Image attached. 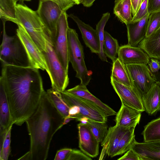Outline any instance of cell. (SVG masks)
I'll return each instance as SVG.
<instances>
[{"mask_svg": "<svg viewBox=\"0 0 160 160\" xmlns=\"http://www.w3.org/2000/svg\"><path fill=\"white\" fill-rule=\"evenodd\" d=\"M37 11L49 31L52 44L57 35L58 22L63 11L57 3L50 0H40Z\"/></svg>", "mask_w": 160, "mask_h": 160, "instance_id": "cell-9", "label": "cell"}, {"mask_svg": "<svg viewBox=\"0 0 160 160\" xmlns=\"http://www.w3.org/2000/svg\"><path fill=\"white\" fill-rule=\"evenodd\" d=\"M144 142L160 141V117L153 119L144 127L142 132Z\"/></svg>", "mask_w": 160, "mask_h": 160, "instance_id": "cell-28", "label": "cell"}, {"mask_svg": "<svg viewBox=\"0 0 160 160\" xmlns=\"http://www.w3.org/2000/svg\"><path fill=\"white\" fill-rule=\"evenodd\" d=\"M77 5H78L80 4V0H73Z\"/></svg>", "mask_w": 160, "mask_h": 160, "instance_id": "cell-48", "label": "cell"}, {"mask_svg": "<svg viewBox=\"0 0 160 160\" xmlns=\"http://www.w3.org/2000/svg\"><path fill=\"white\" fill-rule=\"evenodd\" d=\"M148 9L149 13L160 10V0H148Z\"/></svg>", "mask_w": 160, "mask_h": 160, "instance_id": "cell-41", "label": "cell"}, {"mask_svg": "<svg viewBox=\"0 0 160 160\" xmlns=\"http://www.w3.org/2000/svg\"><path fill=\"white\" fill-rule=\"evenodd\" d=\"M143 0H131L132 5V14L133 17L138 12Z\"/></svg>", "mask_w": 160, "mask_h": 160, "instance_id": "cell-42", "label": "cell"}, {"mask_svg": "<svg viewBox=\"0 0 160 160\" xmlns=\"http://www.w3.org/2000/svg\"><path fill=\"white\" fill-rule=\"evenodd\" d=\"M113 13L122 23H130L132 18L131 0H115Z\"/></svg>", "mask_w": 160, "mask_h": 160, "instance_id": "cell-24", "label": "cell"}, {"mask_svg": "<svg viewBox=\"0 0 160 160\" xmlns=\"http://www.w3.org/2000/svg\"><path fill=\"white\" fill-rule=\"evenodd\" d=\"M88 118L86 117H83L76 119L77 121H80L81 123L83 124H87L88 123Z\"/></svg>", "mask_w": 160, "mask_h": 160, "instance_id": "cell-46", "label": "cell"}, {"mask_svg": "<svg viewBox=\"0 0 160 160\" xmlns=\"http://www.w3.org/2000/svg\"><path fill=\"white\" fill-rule=\"evenodd\" d=\"M68 16L77 24L87 47L89 48L92 53L98 54L100 51V43L96 30L89 25L85 23L73 14L68 15Z\"/></svg>", "mask_w": 160, "mask_h": 160, "instance_id": "cell-16", "label": "cell"}, {"mask_svg": "<svg viewBox=\"0 0 160 160\" xmlns=\"http://www.w3.org/2000/svg\"><path fill=\"white\" fill-rule=\"evenodd\" d=\"M88 125L92 134L97 141L101 142L106 136L108 132V125L106 122L88 120Z\"/></svg>", "mask_w": 160, "mask_h": 160, "instance_id": "cell-32", "label": "cell"}, {"mask_svg": "<svg viewBox=\"0 0 160 160\" xmlns=\"http://www.w3.org/2000/svg\"><path fill=\"white\" fill-rule=\"evenodd\" d=\"M22 0V1H31V0Z\"/></svg>", "mask_w": 160, "mask_h": 160, "instance_id": "cell-49", "label": "cell"}, {"mask_svg": "<svg viewBox=\"0 0 160 160\" xmlns=\"http://www.w3.org/2000/svg\"><path fill=\"white\" fill-rule=\"evenodd\" d=\"M148 4V0H143L138 12L132 17L130 22H133L140 20L149 13Z\"/></svg>", "mask_w": 160, "mask_h": 160, "instance_id": "cell-35", "label": "cell"}, {"mask_svg": "<svg viewBox=\"0 0 160 160\" xmlns=\"http://www.w3.org/2000/svg\"><path fill=\"white\" fill-rule=\"evenodd\" d=\"M112 62L111 78L125 85L132 88L126 65L118 57Z\"/></svg>", "mask_w": 160, "mask_h": 160, "instance_id": "cell-25", "label": "cell"}, {"mask_svg": "<svg viewBox=\"0 0 160 160\" xmlns=\"http://www.w3.org/2000/svg\"><path fill=\"white\" fill-rule=\"evenodd\" d=\"M120 47L118 40L113 38L107 32L104 31L103 50L106 57L113 62L117 58Z\"/></svg>", "mask_w": 160, "mask_h": 160, "instance_id": "cell-29", "label": "cell"}, {"mask_svg": "<svg viewBox=\"0 0 160 160\" xmlns=\"http://www.w3.org/2000/svg\"><path fill=\"white\" fill-rule=\"evenodd\" d=\"M66 11H63L59 20L55 39L52 44L54 51L65 69L68 72L69 62L68 32L69 28Z\"/></svg>", "mask_w": 160, "mask_h": 160, "instance_id": "cell-11", "label": "cell"}, {"mask_svg": "<svg viewBox=\"0 0 160 160\" xmlns=\"http://www.w3.org/2000/svg\"><path fill=\"white\" fill-rule=\"evenodd\" d=\"M68 39L69 61L76 72L75 77L80 79V84L87 86L92 77L85 64L83 47L75 30L69 28Z\"/></svg>", "mask_w": 160, "mask_h": 160, "instance_id": "cell-5", "label": "cell"}, {"mask_svg": "<svg viewBox=\"0 0 160 160\" xmlns=\"http://www.w3.org/2000/svg\"><path fill=\"white\" fill-rule=\"evenodd\" d=\"M160 28V10L149 13L145 38L149 37Z\"/></svg>", "mask_w": 160, "mask_h": 160, "instance_id": "cell-33", "label": "cell"}, {"mask_svg": "<svg viewBox=\"0 0 160 160\" xmlns=\"http://www.w3.org/2000/svg\"><path fill=\"white\" fill-rule=\"evenodd\" d=\"M42 52L49 69L52 88L60 92L64 91L69 83L68 72L58 58L50 39L47 42V50Z\"/></svg>", "mask_w": 160, "mask_h": 160, "instance_id": "cell-6", "label": "cell"}, {"mask_svg": "<svg viewBox=\"0 0 160 160\" xmlns=\"http://www.w3.org/2000/svg\"><path fill=\"white\" fill-rule=\"evenodd\" d=\"M141 112L122 104L116 114L115 119L116 125L128 128H135L139 123Z\"/></svg>", "mask_w": 160, "mask_h": 160, "instance_id": "cell-18", "label": "cell"}, {"mask_svg": "<svg viewBox=\"0 0 160 160\" xmlns=\"http://www.w3.org/2000/svg\"><path fill=\"white\" fill-rule=\"evenodd\" d=\"M15 9L17 24H22L40 50L46 51L50 36L37 11L19 3L16 4Z\"/></svg>", "mask_w": 160, "mask_h": 160, "instance_id": "cell-3", "label": "cell"}, {"mask_svg": "<svg viewBox=\"0 0 160 160\" xmlns=\"http://www.w3.org/2000/svg\"><path fill=\"white\" fill-rule=\"evenodd\" d=\"M72 149L64 148L58 150L54 158V160H67Z\"/></svg>", "mask_w": 160, "mask_h": 160, "instance_id": "cell-38", "label": "cell"}, {"mask_svg": "<svg viewBox=\"0 0 160 160\" xmlns=\"http://www.w3.org/2000/svg\"><path fill=\"white\" fill-rule=\"evenodd\" d=\"M110 17V13L107 12L103 14L96 25V30L98 35L100 43V51L98 54L99 58L102 61L108 62L107 57L103 50V43L104 37V28Z\"/></svg>", "mask_w": 160, "mask_h": 160, "instance_id": "cell-30", "label": "cell"}, {"mask_svg": "<svg viewBox=\"0 0 160 160\" xmlns=\"http://www.w3.org/2000/svg\"><path fill=\"white\" fill-rule=\"evenodd\" d=\"M62 97L70 107L78 106L80 113L75 119L83 117L95 121L106 122L108 117L94 103L65 91L61 92Z\"/></svg>", "mask_w": 160, "mask_h": 160, "instance_id": "cell-8", "label": "cell"}, {"mask_svg": "<svg viewBox=\"0 0 160 160\" xmlns=\"http://www.w3.org/2000/svg\"><path fill=\"white\" fill-rule=\"evenodd\" d=\"M111 83L119 97L122 104L142 112L145 111L141 98L132 88L125 85L112 78Z\"/></svg>", "mask_w": 160, "mask_h": 160, "instance_id": "cell-13", "label": "cell"}, {"mask_svg": "<svg viewBox=\"0 0 160 160\" xmlns=\"http://www.w3.org/2000/svg\"><path fill=\"white\" fill-rule=\"evenodd\" d=\"M57 3L63 11H66L76 3L73 0H50Z\"/></svg>", "mask_w": 160, "mask_h": 160, "instance_id": "cell-37", "label": "cell"}, {"mask_svg": "<svg viewBox=\"0 0 160 160\" xmlns=\"http://www.w3.org/2000/svg\"><path fill=\"white\" fill-rule=\"evenodd\" d=\"M118 58L125 65L145 64L149 63L150 58L142 49L138 46L128 45L120 47Z\"/></svg>", "mask_w": 160, "mask_h": 160, "instance_id": "cell-15", "label": "cell"}, {"mask_svg": "<svg viewBox=\"0 0 160 160\" xmlns=\"http://www.w3.org/2000/svg\"><path fill=\"white\" fill-rule=\"evenodd\" d=\"M64 119L45 91L36 110L25 121L30 139V160L47 159L52 137Z\"/></svg>", "mask_w": 160, "mask_h": 160, "instance_id": "cell-2", "label": "cell"}, {"mask_svg": "<svg viewBox=\"0 0 160 160\" xmlns=\"http://www.w3.org/2000/svg\"><path fill=\"white\" fill-rule=\"evenodd\" d=\"M118 160H140L139 156L132 149H130Z\"/></svg>", "mask_w": 160, "mask_h": 160, "instance_id": "cell-39", "label": "cell"}, {"mask_svg": "<svg viewBox=\"0 0 160 160\" xmlns=\"http://www.w3.org/2000/svg\"><path fill=\"white\" fill-rule=\"evenodd\" d=\"M126 66L132 87L142 99L157 81L155 75L146 64H128Z\"/></svg>", "mask_w": 160, "mask_h": 160, "instance_id": "cell-7", "label": "cell"}, {"mask_svg": "<svg viewBox=\"0 0 160 160\" xmlns=\"http://www.w3.org/2000/svg\"><path fill=\"white\" fill-rule=\"evenodd\" d=\"M96 0H80V3L82 4L83 6L86 7H89L91 6Z\"/></svg>", "mask_w": 160, "mask_h": 160, "instance_id": "cell-44", "label": "cell"}, {"mask_svg": "<svg viewBox=\"0 0 160 160\" xmlns=\"http://www.w3.org/2000/svg\"><path fill=\"white\" fill-rule=\"evenodd\" d=\"M79 147L81 150L91 158L97 157L99 153L98 142L91 131L88 124L79 123L78 125Z\"/></svg>", "mask_w": 160, "mask_h": 160, "instance_id": "cell-12", "label": "cell"}, {"mask_svg": "<svg viewBox=\"0 0 160 160\" xmlns=\"http://www.w3.org/2000/svg\"><path fill=\"white\" fill-rule=\"evenodd\" d=\"M3 24V38L0 47V59L2 66L9 65L20 67H31L26 50L17 34L8 35L5 22Z\"/></svg>", "mask_w": 160, "mask_h": 160, "instance_id": "cell-4", "label": "cell"}, {"mask_svg": "<svg viewBox=\"0 0 160 160\" xmlns=\"http://www.w3.org/2000/svg\"><path fill=\"white\" fill-rule=\"evenodd\" d=\"M18 160H30V157L28 152H27L22 157L19 158Z\"/></svg>", "mask_w": 160, "mask_h": 160, "instance_id": "cell-47", "label": "cell"}, {"mask_svg": "<svg viewBox=\"0 0 160 160\" xmlns=\"http://www.w3.org/2000/svg\"><path fill=\"white\" fill-rule=\"evenodd\" d=\"M16 34L23 44L28 54L31 67L45 70L48 75L49 70L43 54L32 39L24 27L17 24Z\"/></svg>", "mask_w": 160, "mask_h": 160, "instance_id": "cell-10", "label": "cell"}, {"mask_svg": "<svg viewBox=\"0 0 160 160\" xmlns=\"http://www.w3.org/2000/svg\"><path fill=\"white\" fill-rule=\"evenodd\" d=\"M65 92L89 100L96 104L107 116L116 115L117 112L107 104L92 95L86 86L80 84L65 90Z\"/></svg>", "mask_w": 160, "mask_h": 160, "instance_id": "cell-22", "label": "cell"}, {"mask_svg": "<svg viewBox=\"0 0 160 160\" xmlns=\"http://www.w3.org/2000/svg\"><path fill=\"white\" fill-rule=\"evenodd\" d=\"M148 64L150 71L153 73L158 72L160 70V62L158 59L150 58Z\"/></svg>", "mask_w": 160, "mask_h": 160, "instance_id": "cell-40", "label": "cell"}, {"mask_svg": "<svg viewBox=\"0 0 160 160\" xmlns=\"http://www.w3.org/2000/svg\"><path fill=\"white\" fill-rule=\"evenodd\" d=\"M135 128L129 129L121 138L119 142L115 156L121 155L131 149L135 139L134 134Z\"/></svg>", "mask_w": 160, "mask_h": 160, "instance_id": "cell-31", "label": "cell"}, {"mask_svg": "<svg viewBox=\"0 0 160 160\" xmlns=\"http://www.w3.org/2000/svg\"><path fill=\"white\" fill-rule=\"evenodd\" d=\"M149 14L148 13L140 20L126 25L128 45L137 46L145 38Z\"/></svg>", "mask_w": 160, "mask_h": 160, "instance_id": "cell-20", "label": "cell"}, {"mask_svg": "<svg viewBox=\"0 0 160 160\" xmlns=\"http://www.w3.org/2000/svg\"><path fill=\"white\" fill-rule=\"evenodd\" d=\"M46 92L52 103L63 118L67 117L70 107L63 98L61 92L52 88Z\"/></svg>", "mask_w": 160, "mask_h": 160, "instance_id": "cell-26", "label": "cell"}, {"mask_svg": "<svg viewBox=\"0 0 160 160\" xmlns=\"http://www.w3.org/2000/svg\"><path fill=\"white\" fill-rule=\"evenodd\" d=\"M90 157L81 151L77 149H72L67 160H92Z\"/></svg>", "mask_w": 160, "mask_h": 160, "instance_id": "cell-36", "label": "cell"}, {"mask_svg": "<svg viewBox=\"0 0 160 160\" xmlns=\"http://www.w3.org/2000/svg\"><path fill=\"white\" fill-rule=\"evenodd\" d=\"M3 85L13 123L21 126L37 109L45 91L39 69L2 66Z\"/></svg>", "mask_w": 160, "mask_h": 160, "instance_id": "cell-1", "label": "cell"}, {"mask_svg": "<svg viewBox=\"0 0 160 160\" xmlns=\"http://www.w3.org/2000/svg\"><path fill=\"white\" fill-rule=\"evenodd\" d=\"M138 46L150 58H160V28L149 37L145 38Z\"/></svg>", "mask_w": 160, "mask_h": 160, "instance_id": "cell-23", "label": "cell"}, {"mask_svg": "<svg viewBox=\"0 0 160 160\" xmlns=\"http://www.w3.org/2000/svg\"><path fill=\"white\" fill-rule=\"evenodd\" d=\"M129 129L116 125L109 128L106 136L101 142L102 148L99 160L103 159L107 155L111 158L115 156L120 140Z\"/></svg>", "mask_w": 160, "mask_h": 160, "instance_id": "cell-14", "label": "cell"}, {"mask_svg": "<svg viewBox=\"0 0 160 160\" xmlns=\"http://www.w3.org/2000/svg\"><path fill=\"white\" fill-rule=\"evenodd\" d=\"M145 111L152 115L160 110V82L157 81L142 98Z\"/></svg>", "mask_w": 160, "mask_h": 160, "instance_id": "cell-21", "label": "cell"}, {"mask_svg": "<svg viewBox=\"0 0 160 160\" xmlns=\"http://www.w3.org/2000/svg\"><path fill=\"white\" fill-rule=\"evenodd\" d=\"M18 0H0V18L2 22L7 21L17 24L16 6Z\"/></svg>", "mask_w": 160, "mask_h": 160, "instance_id": "cell-27", "label": "cell"}, {"mask_svg": "<svg viewBox=\"0 0 160 160\" xmlns=\"http://www.w3.org/2000/svg\"><path fill=\"white\" fill-rule=\"evenodd\" d=\"M12 125L9 128L3 139L0 141V160H8L11 151V132Z\"/></svg>", "mask_w": 160, "mask_h": 160, "instance_id": "cell-34", "label": "cell"}, {"mask_svg": "<svg viewBox=\"0 0 160 160\" xmlns=\"http://www.w3.org/2000/svg\"><path fill=\"white\" fill-rule=\"evenodd\" d=\"M13 123L6 93L0 80V140H2Z\"/></svg>", "mask_w": 160, "mask_h": 160, "instance_id": "cell-17", "label": "cell"}, {"mask_svg": "<svg viewBox=\"0 0 160 160\" xmlns=\"http://www.w3.org/2000/svg\"><path fill=\"white\" fill-rule=\"evenodd\" d=\"M80 110L78 107L76 105H73L70 107L69 110V115L68 117L74 118L75 119L76 116L79 114Z\"/></svg>", "mask_w": 160, "mask_h": 160, "instance_id": "cell-43", "label": "cell"}, {"mask_svg": "<svg viewBox=\"0 0 160 160\" xmlns=\"http://www.w3.org/2000/svg\"><path fill=\"white\" fill-rule=\"evenodd\" d=\"M74 119H75L74 118L69 117H67L64 118L63 122L58 128V130L61 129L64 125L67 124L71 121Z\"/></svg>", "mask_w": 160, "mask_h": 160, "instance_id": "cell-45", "label": "cell"}, {"mask_svg": "<svg viewBox=\"0 0 160 160\" xmlns=\"http://www.w3.org/2000/svg\"><path fill=\"white\" fill-rule=\"evenodd\" d=\"M140 160H160V141L138 142L135 139L131 146Z\"/></svg>", "mask_w": 160, "mask_h": 160, "instance_id": "cell-19", "label": "cell"}]
</instances>
